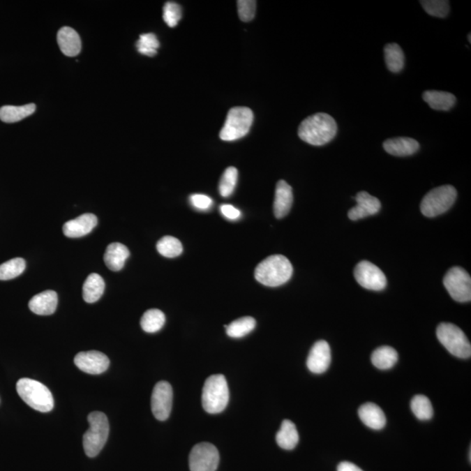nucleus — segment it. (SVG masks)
Wrapping results in <instances>:
<instances>
[{"label": "nucleus", "instance_id": "f257e3e1", "mask_svg": "<svg viewBox=\"0 0 471 471\" xmlns=\"http://www.w3.org/2000/svg\"><path fill=\"white\" fill-rule=\"evenodd\" d=\"M338 131V126L331 115L317 113L311 115L300 124L299 137L313 146H322L330 142Z\"/></svg>", "mask_w": 471, "mask_h": 471}, {"label": "nucleus", "instance_id": "a878e982", "mask_svg": "<svg viewBox=\"0 0 471 471\" xmlns=\"http://www.w3.org/2000/svg\"><path fill=\"white\" fill-rule=\"evenodd\" d=\"M36 110L35 104L31 103L24 106H3L0 107V120L6 124H14L30 117Z\"/></svg>", "mask_w": 471, "mask_h": 471}, {"label": "nucleus", "instance_id": "39448f33", "mask_svg": "<svg viewBox=\"0 0 471 471\" xmlns=\"http://www.w3.org/2000/svg\"><path fill=\"white\" fill-rule=\"evenodd\" d=\"M90 427L83 436V447L86 455L96 457L104 448L110 435V424L107 415L103 412H92L87 417Z\"/></svg>", "mask_w": 471, "mask_h": 471}, {"label": "nucleus", "instance_id": "2f4dec72", "mask_svg": "<svg viewBox=\"0 0 471 471\" xmlns=\"http://www.w3.org/2000/svg\"><path fill=\"white\" fill-rule=\"evenodd\" d=\"M156 249L163 257H176L183 253V246L179 240L171 236L163 237L156 244Z\"/></svg>", "mask_w": 471, "mask_h": 471}, {"label": "nucleus", "instance_id": "20e7f679", "mask_svg": "<svg viewBox=\"0 0 471 471\" xmlns=\"http://www.w3.org/2000/svg\"><path fill=\"white\" fill-rule=\"evenodd\" d=\"M228 384L223 375H213L205 380L202 387V403L209 414L221 413L228 405Z\"/></svg>", "mask_w": 471, "mask_h": 471}, {"label": "nucleus", "instance_id": "a211bd4d", "mask_svg": "<svg viewBox=\"0 0 471 471\" xmlns=\"http://www.w3.org/2000/svg\"><path fill=\"white\" fill-rule=\"evenodd\" d=\"M58 306V295L54 291L47 290L31 299L29 308L38 315H51Z\"/></svg>", "mask_w": 471, "mask_h": 471}, {"label": "nucleus", "instance_id": "aec40b11", "mask_svg": "<svg viewBox=\"0 0 471 471\" xmlns=\"http://www.w3.org/2000/svg\"><path fill=\"white\" fill-rule=\"evenodd\" d=\"M383 148L387 153L394 156H408L414 155L420 149V144L413 138L397 137L387 139L383 142Z\"/></svg>", "mask_w": 471, "mask_h": 471}, {"label": "nucleus", "instance_id": "f3484780", "mask_svg": "<svg viewBox=\"0 0 471 471\" xmlns=\"http://www.w3.org/2000/svg\"><path fill=\"white\" fill-rule=\"evenodd\" d=\"M293 202L292 188L284 180L277 184L274 204V215L277 218H285L291 211Z\"/></svg>", "mask_w": 471, "mask_h": 471}, {"label": "nucleus", "instance_id": "423d86ee", "mask_svg": "<svg viewBox=\"0 0 471 471\" xmlns=\"http://www.w3.org/2000/svg\"><path fill=\"white\" fill-rule=\"evenodd\" d=\"M253 119V111L249 107H232L228 112L225 125L220 131V139L232 142L244 137L249 133Z\"/></svg>", "mask_w": 471, "mask_h": 471}, {"label": "nucleus", "instance_id": "6e6552de", "mask_svg": "<svg viewBox=\"0 0 471 471\" xmlns=\"http://www.w3.org/2000/svg\"><path fill=\"white\" fill-rule=\"evenodd\" d=\"M457 191L452 185H442L426 194L421 202V211L427 218H435L449 211L456 202Z\"/></svg>", "mask_w": 471, "mask_h": 471}, {"label": "nucleus", "instance_id": "cd10ccee", "mask_svg": "<svg viewBox=\"0 0 471 471\" xmlns=\"http://www.w3.org/2000/svg\"><path fill=\"white\" fill-rule=\"evenodd\" d=\"M384 56L387 68L392 73H400L404 68L405 57L403 49L396 43L386 45Z\"/></svg>", "mask_w": 471, "mask_h": 471}, {"label": "nucleus", "instance_id": "7c9ffc66", "mask_svg": "<svg viewBox=\"0 0 471 471\" xmlns=\"http://www.w3.org/2000/svg\"><path fill=\"white\" fill-rule=\"evenodd\" d=\"M411 410L415 417L421 421L429 420L434 414L431 400L422 394H418L412 399Z\"/></svg>", "mask_w": 471, "mask_h": 471}, {"label": "nucleus", "instance_id": "58836bf2", "mask_svg": "<svg viewBox=\"0 0 471 471\" xmlns=\"http://www.w3.org/2000/svg\"><path fill=\"white\" fill-rule=\"evenodd\" d=\"M190 201L195 209H201V211H206V209L211 208L212 205L211 198L202 194L190 195Z\"/></svg>", "mask_w": 471, "mask_h": 471}, {"label": "nucleus", "instance_id": "9b49d317", "mask_svg": "<svg viewBox=\"0 0 471 471\" xmlns=\"http://www.w3.org/2000/svg\"><path fill=\"white\" fill-rule=\"evenodd\" d=\"M354 278L359 285L371 291H382L387 286L385 274L369 261H361L356 265Z\"/></svg>", "mask_w": 471, "mask_h": 471}, {"label": "nucleus", "instance_id": "f704fd0d", "mask_svg": "<svg viewBox=\"0 0 471 471\" xmlns=\"http://www.w3.org/2000/svg\"><path fill=\"white\" fill-rule=\"evenodd\" d=\"M160 47L158 38L154 33H144L140 36L136 47L140 54L153 57L157 54Z\"/></svg>", "mask_w": 471, "mask_h": 471}, {"label": "nucleus", "instance_id": "f8f14e48", "mask_svg": "<svg viewBox=\"0 0 471 471\" xmlns=\"http://www.w3.org/2000/svg\"><path fill=\"white\" fill-rule=\"evenodd\" d=\"M173 390L167 382H159L154 387L151 410L157 420L166 421L172 410Z\"/></svg>", "mask_w": 471, "mask_h": 471}, {"label": "nucleus", "instance_id": "bb28decb", "mask_svg": "<svg viewBox=\"0 0 471 471\" xmlns=\"http://www.w3.org/2000/svg\"><path fill=\"white\" fill-rule=\"evenodd\" d=\"M371 361L373 365L377 368L390 369L396 364L398 354L396 349L389 347V345H383V347H380L373 351Z\"/></svg>", "mask_w": 471, "mask_h": 471}, {"label": "nucleus", "instance_id": "473e14b6", "mask_svg": "<svg viewBox=\"0 0 471 471\" xmlns=\"http://www.w3.org/2000/svg\"><path fill=\"white\" fill-rule=\"evenodd\" d=\"M26 269V261L22 257L13 258L0 264V281H10L19 277Z\"/></svg>", "mask_w": 471, "mask_h": 471}, {"label": "nucleus", "instance_id": "5701e85b", "mask_svg": "<svg viewBox=\"0 0 471 471\" xmlns=\"http://www.w3.org/2000/svg\"><path fill=\"white\" fill-rule=\"evenodd\" d=\"M424 101L428 104L432 110L438 111H448L456 104V97L454 94L442 91L429 90L422 94Z\"/></svg>", "mask_w": 471, "mask_h": 471}, {"label": "nucleus", "instance_id": "dca6fc26", "mask_svg": "<svg viewBox=\"0 0 471 471\" xmlns=\"http://www.w3.org/2000/svg\"><path fill=\"white\" fill-rule=\"evenodd\" d=\"M97 216L92 213H86L78 218L66 222L63 225L64 235L71 239L84 237L89 234L97 225Z\"/></svg>", "mask_w": 471, "mask_h": 471}, {"label": "nucleus", "instance_id": "412c9836", "mask_svg": "<svg viewBox=\"0 0 471 471\" xmlns=\"http://www.w3.org/2000/svg\"><path fill=\"white\" fill-rule=\"evenodd\" d=\"M363 424L368 428L380 431L385 427L386 415L378 405L372 403L363 404L358 411Z\"/></svg>", "mask_w": 471, "mask_h": 471}, {"label": "nucleus", "instance_id": "a19ab883", "mask_svg": "<svg viewBox=\"0 0 471 471\" xmlns=\"http://www.w3.org/2000/svg\"><path fill=\"white\" fill-rule=\"evenodd\" d=\"M337 471H363L355 464L349 462H342L338 464Z\"/></svg>", "mask_w": 471, "mask_h": 471}, {"label": "nucleus", "instance_id": "2eb2a0df", "mask_svg": "<svg viewBox=\"0 0 471 471\" xmlns=\"http://www.w3.org/2000/svg\"><path fill=\"white\" fill-rule=\"evenodd\" d=\"M354 199L357 204L348 211V218L352 221L375 215L382 208L379 199L373 197L366 191L359 192Z\"/></svg>", "mask_w": 471, "mask_h": 471}, {"label": "nucleus", "instance_id": "ea45409f", "mask_svg": "<svg viewBox=\"0 0 471 471\" xmlns=\"http://www.w3.org/2000/svg\"><path fill=\"white\" fill-rule=\"evenodd\" d=\"M220 211H221L223 216H225L227 219L230 220H237V218H239V216H241L239 209H237L230 204L221 205Z\"/></svg>", "mask_w": 471, "mask_h": 471}, {"label": "nucleus", "instance_id": "7ed1b4c3", "mask_svg": "<svg viewBox=\"0 0 471 471\" xmlns=\"http://www.w3.org/2000/svg\"><path fill=\"white\" fill-rule=\"evenodd\" d=\"M17 392L28 406L42 413H47L54 407V401L50 390L37 380L20 379L17 382Z\"/></svg>", "mask_w": 471, "mask_h": 471}, {"label": "nucleus", "instance_id": "9d476101", "mask_svg": "<svg viewBox=\"0 0 471 471\" xmlns=\"http://www.w3.org/2000/svg\"><path fill=\"white\" fill-rule=\"evenodd\" d=\"M219 452L211 443L195 445L190 454V471H216L219 464Z\"/></svg>", "mask_w": 471, "mask_h": 471}, {"label": "nucleus", "instance_id": "c9c22d12", "mask_svg": "<svg viewBox=\"0 0 471 471\" xmlns=\"http://www.w3.org/2000/svg\"><path fill=\"white\" fill-rule=\"evenodd\" d=\"M425 12L429 15L445 17L450 10L449 2L444 0H424L420 2Z\"/></svg>", "mask_w": 471, "mask_h": 471}, {"label": "nucleus", "instance_id": "c756f323", "mask_svg": "<svg viewBox=\"0 0 471 471\" xmlns=\"http://www.w3.org/2000/svg\"><path fill=\"white\" fill-rule=\"evenodd\" d=\"M256 327V320L253 317H243L234 320L229 326H225L226 334L232 338H242L249 334Z\"/></svg>", "mask_w": 471, "mask_h": 471}, {"label": "nucleus", "instance_id": "ddd939ff", "mask_svg": "<svg viewBox=\"0 0 471 471\" xmlns=\"http://www.w3.org/2000/svg\"><path fill=\"white\" fill-rule=\"evenodd\" d=\"M75 363L79 369L89 375H100L110 366V359L98 351L80 352L75 356Z\"/></svg>", "mask_w": 471, "mask_h": 471}, {"label": "nucleus", "instance_id": "4be33fe9", "mask_svg": "<svg viewBox=\"0 0 471 471\" xmlns=\"http://www.w3.org/2000/svg\"><path fill=\"white\" fill-rule=\"evenodd\" d=\"M128 247L121 243H112L107 247L104 262L107 267L113 271H121L129 257Z\"/></svg>", "mask_w": 471, "mask_h": 471}, {"label": "nucleus", "instance_id": "e433bc0d", "mask_svg": "<svg viewBox=\"0 0 471 471\" xmlns=\"http://www.w3.org/2000/svg\"><path fill=\"white\" fill-rule=\"evenodd\" d=\"M181 8L178 3L167 2L163 7V20L170 27H174L181 20Z\"/></svg>", "mask_w": 471, "mask_h": 471}, {"label": "nucleus", "instance_id": "0eeeda50", "mask_svg": "<svg viewBox=\"0 0 471 471\" xmlns=\"http://www.w3.org/2000/svg\"><path fill=\"white\" fill-rule=\"evenodd\" d=\"M440 343L450 354L461 359L470 358L471 345L461 328L451 323H441L436 329Z\"/></svg>", "mask_w": 471, "mask_h": 471}, {"label": "nucleus", "instance_id": "6ab92c4d", "mask_svg": "<svg viewBox=\"0 0 471 471\" xmlns=\"http://www.w3.org/2000/svg\"><path fill=\"white\" fill-rule=\"evenodd\" d=\"M57 41L63 54L68 57H75L82 51L80 37L71 27H62L58 31Z\"/></svg>", "mask_w": 471, "mask_h": 471}, {"label": "nucleus", "instance_id": "4468645a", "mask_svg": "<svg viewBox=\"0 0 471 471\" xmlns=\"http://www.w3.org/2000/svg\"><path fill=\"white\" fill-rule=\"evenodd\" d=\"M331 363V349L326 341H317L313 345L307 358V368L313 373H323L329 368Z\"/></svg>", "mask_w": 471, "mask_h": 471}, {"label": "nucleus", "instance_id": "79ce46f5", "mask_svg": "<svg viewBox=\"0 0 471 471\" xmlns=\"http://www.w3.org/2000/svg\"><path fill=\"white\" fill-rule=\"evenodd\" d=\"M470 35H471V34L469 33V42H470H470H471V40H470Z\"/></svg>", "mask_w": 471, "mask_h": 471}, {"label": "nucleus", "instance_id": "f03ea898", "mask_svg": "<svg viewBox=\"0 0 471 471\" xmlns=\"http://www.w3.org/2000/svg\"><path fill=\"white\" fill-rule=\"evenodd\" d=\"M292 272V265L287 257L283 255H271L258 264L255 270V278L262 285L277 287L288 282Z\"/></svg>", "mask_w": 471, "mask_h": 471}, {"label": "nucleus", "instance_id": "4c0bfd02", "mask_svg": "<svg viewBox=\"0 0 471 471\" xmlns=\"http://www.w3.org/2000/svg\"><path fill=\"white\" fill-rule=\"evenodd\" d=\"M237 3L240 20L244 22H249V21L253 20L255 14H256V1H254V0H239Z\"/></svg>", "mask_w": 471, "mask_h": 471}, {"label": "nucleus", "instance_id": "393cba45", "mask_svg": "<svg viewBox=\"0 0 471 471\" xmlns=\"http://www.w3.org/2000/svg\"><path fill=\"white\" fill-rule=\"evenodd\" d=\"M104 290L105 282L103 277L97 274H90L84 282L83 299L87 303L96 302L103 296Z\"/></svg>", "mask_w": 471, "mask_h": 471}, {"label": "nucleus", "instance_id": "c85d7f7f", "mask_svg": "<svg viewBox=\"0 0 471 471\" xmlns=\"http://www.w3.org/2000/svg\"><path fill=\"white\" fill-rule=\"evenodd\" d=\"M165 315L158 309H150L143 314L141 327L146 333L154 334L162 329L165 324Z\"/></svg>", "mask_w": 471, "mask_h": 471}, {"label": "nucleus", "instance_id": "b1692460", "mask_svg": "<svg viewBox=\"0 0 471 471\" xmlns=\"http://www.w3.org/2000/svg\"><path fill=\"white\" fill-rule=\"evenodd\" d=\"M299 440V432L294 424L290 420H284L281 428L276 435V442L281 448L292 450L298 444Z\"/></svg>", "mask_w": 471, "mask_h": 471}, {"label": "nucleus", "instance_id": "72a5a7b5", "mask_svg": "<svg viewBox=\"0 0 471 471\" xmlns=\"http://www.w3.org/2000/svg\"><path fill=\"white\" fill-rule=\"evenodd\" d=\"M237 177L239 172L236 167H229L225 170L219 183V192L222 197H228L233 193L237 183Z\"/></svg>", "mask_w": 471, "mask_h": 471}, {"label": "nucleus", "instance_id": "1a4fd4ad", "mask_svg": "<svg viewBox=\"0 0 471 471\" xmlns=\"http://www.w3.org/2000/svg\"><path fill=\"white\" fill-rule=\"evenodd\" d=\"M447 291L457 302H470L471 300V278L468 272L461 267H453L447 272L443 279Z\"/></svg>", "mask_w": 471, "mask_h": 471}]
</instances>
